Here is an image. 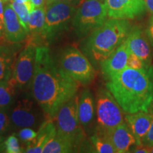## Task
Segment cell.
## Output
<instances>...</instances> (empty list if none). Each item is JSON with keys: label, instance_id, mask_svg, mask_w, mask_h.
<instances>
[{"label": "cell", "instance_id": "26", "mask_svg": "<svg viewBox=\"0 0 153 153\" xmlns=\"http://www.w3.org/2000/svg\"><path fill=\"white\" fill-rule=\"evenodd\" d=\"M37 133L30 128H24L19 132V137L24 142H31L37 136Z\"/></svg>", "mask_w": 153, "mask_h": 153}, {"label": "cell", "instance_id": "11", "mask_svg": "<svg viewBox=\"0 0 153 153\" xmlns=\"http://www.w3.org/2000/svg\"><path fill=\"white\" fill-rule=\"evenodd\" d=\"M107 15L111 19H133L144 12L145 0H104Z\"/></svg>", "mask_w": 153, "mask_h": 153}, {"label": "cell", "instance_id": "6", "mask_svg": "<svg viewBox=\"0 0 153 153\" xmlns=\"http://www.w3.org/2000/svg\"><path fill=\"white\" fill-rule=\"evenodd\" d=\"M107 11L101 0H85L77 9L72 19V27L78 37L91 33L106 22Z\"/></svg>", "mask_w": 153, "mask_h": 153}, {"label": "cell", "instance_id": "25", "mask_svg": "<svg viewBox=\"0 0 153 153\" xmlns=\"http://www.w3.org/2000/svg\"><path fill=\"white\" fill-rule=\"evenodd\" d=\"M4 146L5 147L6 152L8 153H20L22 152V149L19 145V139L16 135H12L7 137L4 141Z\"/></svg>", "mask_w": 153, "mask_h": 153}, {"label": "cell", "instance_id": "10", "mask_svg": "<svg viewBox=\"0 0 153 153\" xmlns=\"http://www.w3.org/2000/svg\"><path fill=\"white\" fill-rule=\"evenodd\" d=\"M36 102L29 94L22 96L16 101L10 114L11 123L16 128L36 127L40 123L42 116Z\"/></svg>", "mask_w": 153, "mask_h": 153}, {"label": "cell", "instance_id": "8", "mask_svg": "<svg viewBox=\"0 0 153 153\" xmlns=\"http://www.w3.org/2000/svg\"><path fill=\"white\" fill-rule=\"evenodd\" d=\"M121 107L109 91L100 89L97 95V116L98 133L104 135L123 123Z\"/></svg>", "mask_w": 153, "mask_h": 153}, {"label": "cell", "instance_id": "34", "mask_svg": "<svg viewBox=\"0 0 153 153\" xmlns=\"http://www.w3.org/2000/svg\"><path fill=\"white\" fill-rule=\"evenodd\" d=\"M30 1L33 4L35 8L43 7L45 4V0H30Z\"/></svg>", "mask_w": 153, "mask_h": 153}, {"label": "cell", "instance_id": "21", "mask_svg": "<svg viewBox=\"0 0 153 153\" xmlns=\"http://www.w3.org/2000/svg\"><path fill=\"white\" fill-rule=\"evenodd\" d=\"M75 146L71 142L56 135L44 146L43 153H68L76 150Z\"/></svg>", "mask_w": 153, "mask_h": 153}, {"label": "cell", "instance_id": "3", "mask_svg": "<svg viewBox=\"0 0 153 153\" xmlns=\"http://www.w3.org/2000/svg\"><path fill=\"white\" fill-rule=\"evenodd\" d=\"M129 32L126 19L110 18L90 34L86 50L94 60L102 62L126 41Z\"/></svg>", "mask_w": 153, "mask_h": 153}, {"label": "cell", "instance_id": "9", "mask_svg": "<svg viewBox=\"0 0 153 153\" xmlns=\"http://www.w3.org/2000/svg\"><path fill=\"white\" fill-rule=\"evenodd\" d=\"M36 47V43H28L15 60L12 76L9 80L16 89H27L30 86L35 69Z\"/></svg>", "mask_w": 153, "mask_h": 153}, {"label": "cell", "instance_id": "36", "mask_svg": "<svg viewBox=\"0 0 153 153\" xmlns=\"http://www.w3.org/2000/svg\"><path fill=\"white\" fill-rule=\"evenodd\" d=\"M4 38V22L0 18V41Z\"/></svg>", "mask_w": 153, "mask_h": 153}, {"label": "cell", "instance_id": "7", "mask_svg": "<svg viewBox=\"0 0 153 153\" xmlns=\"http://www.w3.org/2000/svg\"><path fill=\"white\" fill-rule=\"evenodd\" d=\"M59 62L64 71L79 83L87 85L94 78L93 66L87 57L76 48H65L61 53Z\"/></svg>", "mask_w": 153, "mask_h": 153}, {"label": "cell", "instance_id": "23", "mask_svg": "<svg viewBox=\"0 0 153 153\" xmlns=\"http://www.w3.org/2000/svg\"><path fill=\"white\" fill-rule=\"evenodd\" d=\"M91 140L94 147L96 152L99 153H115L116 152L109 140L104 135L96 133L91 137Z\"/></svg>", "mask_w": 153, "mask_h": 153}, {"label": "cell", "instance_id": "37", "mask_svg": "<svg viewBox=\"0 0 153 153\" xmlns=\"http://www.w3.org/2000/svg\"><path fill=\"white\" fill-rule=\"evenodd\" d=\"M4 2L2 0H0V18L4 22Z\"/></svg>", "mask_w": 153, "mask_h": 153}, {"label": "cell", "instance_id": "22", "mask_svg": "<svg viewBox=\"0 0 153 153\" xmlns=\"http://www.w3.org/2000/svg\"><path fill=\"white\" fill-rule=\"evenodd\" d=\"M16 87L10 80L0 81V109H8L14 100Z\"/></svg>", "mask_w": 153, "mask_h": 153}, {"label": "cell", "instance_id": "17", "mask_svg": "<svg viewBox=\"0 0 153 153\" xmlns=\"http://www.w3.org/2000/svg\"><path fill=\"white\" fill-rule=\"evenodd\" d=\"M125 41L131 53L139 57L144 62L150 60V47L139 28L135 27L130 30Z\"/></svg>", "mask_w": 153, "mask_h": 153}, {"label": "cell", "instance_id": "40", "mask_svg": "<svg viewBox=\"0 0 153 153\" xmlns=\"http://www.w3.org/2000/svg\"><path fill=\"white\" fill-rule=\"evenodd\" d=\"M148 148H149V152L153 153V145L151 147H148Z\"/></svg>", "mask_w": 153, "mask_h": 153}, {"label": "cell", "instance_id": "12", "mask_svg": "<svg viewBox=\"0 0 153 153\" xmlns=\"http://www.w3.org/2000/svg\"><path fill=\"white\" fill-rule=\"evenodd\" d=\"M4 38L9 43H19L28 37V33L21 24L16 13L9 4H6L4 11Z\"/></svg>", "mask_w": 153, "mask_h": 153}, {"label": "cell", "instance_id": "14", "mask_svg": "<svg viewBox=\"0 0 153 153\" xmlns=\"http://www.w3.org/2000/svg\"><path fill=\"white\" fill-rule=\"evenodd\" d=\"M104 135L109 140L116 152H128L130 148L137 144V140L127 124L123 123L108 131Z\"/></svg>", "mask_w": 153, "mask_h": 153}, {"label": "cell", "instance_id": "29", "mask_svg": "<svg viewBox=\"0 0 153 153\" xmlns=\"http://www.w3.org/2000/svg\"><path fill=\"white\" fill-rule=\"evenodd\" d=\"M142 143L143 145L148 147H151L153 145V120L151 123L150 128L146 135L143 137Z\"/></svg>", "mask_w": 153, "mask_h": 153}, {"label": "cell", "instance_id": "16", "mask_svg": "<svg viewBox=\"0 0 153 153\" xmlns=\"http://www.w3.org/2000/svg\"><path fill=\"white\" fill-rule=\"evenodd\" d=\"M53 119L54 118H49L41 124L37 132V136L33 141L28 143L27 148L24 152H43L44 146L57 134L56 126L53 122Z\"/></svg>", "mask_w": 153, "mask_h": 153}, {"label": "cell", "instance_id": "5", "mask_svg": "<svg viewBox=\"0 0 153 153\" xmlns=\"http://www.w3.org/2000/svg\"><path fill=\"white\" fill-rule=\"evenodd\" d=\"M76 6L64 2L46 5L45 22L41 38L48 43L54 42L68 29L76 11Z\"/></svg>", "mask_w": 153, "mask_h": 153}, {"label": "cell", "instance_id": "35", "mask_svg": "<svg viewBox=\"0 0 153 153\" xmlns=\"http://www.w3.org/2000/svg\"><path fill=\"white\" fill-rule=\"evenodd\" d=\"M145 6L148 11L153 14V0H145Z\"/></svg>", "mask_w": 153, "mask_h": 153}, {"label": "cell", "instance_id": "41", "mask_svg": "<svg viewBox=\"0 0 153 153\" xmlns=\"http://www.w3.org/2000/svg\"><path fill=\"white\" fill-rule=\"evenodd\" d=\"M4 4H7V3H9L11 1V0H2Z\"/></svg>", "mask_w": 153, "mask_h": 153}, {"label": "cell", "instance_id": "28", "mask_svg": "<svg viewBox=\"0 0 153 153\" xmlns=\"http://www.w3.org/2000/svg\"><path fill=\"white\" fill-rule=\"evenodd\" d=\"M11 120L6 110L0 109V135L3 134L8 129Z\"/></svg>", "mask_w": 153, "mask_h": 153}, {"label": "cell", "instance_id": "18", "mask_svg": "<svg viewBox=\"0 0 153 153\" xmlns=\"http://www.w3.org/2000/svg\"><path fill=\"white\" fill-rule=\"evenodd\" d=\"M78 114L82 127L87 128L92 122L94 117V101L92 94L89 90H84L79 98Z\"/></svg>", "mask_w": 153, "mask_h": 153}, {"label": "cell", "instance_id": "38", "mask_svg": "<svg viewBox=\"0 0 153 153\" xmlns=\"http://www.w3.org/2000/svg\"><path fill=\"white\" fill-rule=\"evenodd\" d=\"M4 144V142L3 143L2 137H1V135H0V150H1V148H2V146H3Z\"/></svg>", "mask_w": 153, "mask_h": 153}, {"label": "cell", "instance_id": "27", "mask_svg": "<svg viewBox=\"0 0 153 153\" xmlns=\"http://www.w3.org/2000/svg\"><path fill=\"white\" fill-rule=\"evenodd\" d=\"M144 62L137 57V55L131 53L128 61V68L135 69V70H140L144 68Z\"/></svg>", "mask_w": 153, "mask_h": 153}, {"label": "cell", "instance_id": "4", "mask_svg": "<svg viewBox=\"0 0 153 153\" xmlns=\"http://www.w3.org/2000/svg\"><path fill=\"white\" fill-rule=\"evenodd\" d=\"M77 94L60 107L55 116L57 135L71 142L77 149L84 138L83 129L78 114Z\"/></svg>", "mask_w": 153, "mask_h": 153}, {"label": "cell", "instance_id": "15", "mask_svg": "<svg viewBox=\"0 0 153 153\" xmlns=\"http://www.w3.org/2000/svg\"><path fill=\"white\" fill-rule=\"evenodd\" d=\"M130 129L137 140L136 145L143 144L142 140L149 131L153 120L152 111H140L128 114L125 117Z\"/></svg>", "mask_w": 153, "mask_h": 153}, {"label": "cell", "instance_id": "39", "mask_svg": "<svg viewBox=\"0 0 153 153\" xmlns=\"http://www.w3.org/2000/svg\"><path fill=\"white\" fill-rule=\"evenodd\" d=\"M151 108H152V111H153V89H152V102H151L150 104Z\"/></svg>", "mask_w": 153, "mask_h": 153}, {"label": "cell", "instance_id": "13", "mask_svg": "<svg viewBox=\"0 0 153 153\" xmlns=\"http://www.w3.org/2000/svg\"><path fill=\"white\" fill-rule=\"evenodd\" d=\"M131 51L124 41L108 58L101 62V69L108 79L114 74L121 72L128 68V61Z\"/></svg>", "mask_w": 153, "mask_h": 153}, {"label": "cell", "instance_id": "19", "mask_svg": "<svg viewBox=\"0 0 153 153\" xmlns=\"http://www.w3.org/2000/svg\"><path fill=\"white\" fill-rule=\"evenodd\" d=\"M16 47L0 45V81L11 79L16 60Z\"/></svg>", "mask_w": 153, "mask_h": 153}, {"label": "cell", "instance_id": "31", "mask_svg": "<svg viewBox=\"0 0 153 153\" xmlns=\"http://www.w3.org/2000/svg\"><path fill=\"white\" fill-rule=\"evenodd\" d=\"M133 152L136 153H148L149 148L143 144L136 145V148L133 149Z\"/></svg>", "mask_w": 153, "mask_h": 153}, {"label": "cell", "instance_id": "20", "mask_svg": "<svg viewBox=\"0 0 153 153\" xmlns=\"http://www.w3.org/2000/svg\"><path fill=\"white\" fill-rule=\"evenodd\" d=\"M45 14H46V7L35 8L30 13L28 20V36L30 41L38 40L41 38L44 25L45 22Z\"/></svg>", "mask_w": 153, "mask_h": 153}, {"label": "cell", "instance_id": "24", "mask_svg": "<svg viewBox=\"0 0 153 153\" xmlns=\"http://www.w3.org/2000/svg\"><path fill=\"white\" fill-rule=\"evenodd\" d=\"M12 9H14L15 12L16 13L19 20H20L21 24H22L23 27L25 28V30L27 32L28 36V20H29L30 16V9L26 4L23 3L17 2L14 0H11L9 3Z\"/></svg>", "mask_w": 153, "mask_h": 153}, {"label": "cell", "instance_id": "33", "mask_svg": "<svg viewBox=\"0 0 153 153\" xmlns=\"http://www.w3.org/2000/svg\"><path fill=\"white\" fill-rule=\"evenodd\" d=\"M14 1H17V2H19V3L25 4L27 5L28 7V8H29V9H30V13L31 12V11H33L34 9H35V7H34L33 4L31 3V1H30V0H14Z\"/></svg>", "mask_w": 153, "mask_h": 153}, {"label": "cell", "instance_id": "30", "mask_svg": "<svg viewBox=\"0 0 153 153\" xmlns=\"http://www.w3.org/2000/svg\"><path fill=\"white\" fill-rule=\"evenodd\" d=\"M82 1V0H45V4H46V5H48L55 2H64L70 4L74 6H77L81 3Z\"/></svg>", "mask_w": 153, "mask_h": 153}, {"label": "cell", "instance_id": "2", "mask_svg": "<svg viewBox=\"0 0 153 153\" xmlns=\"http://www.w3.org/2000/svg\"><path fill=\"white\" fill-rule=\"evenodd\" d=\"M108 79L107 89L124 112L133 114L149 110L152 97V68H127Z\"/></svg>", "mask_w": 153, "mask_h": 153}, {"label": "cell", "instance_id": "1", "mask_svg": "<svg viewBox=\"0 0 153 153\" xmlns=\"http://www.w3.org/2000/svg\"><path fill=\"white\" fill-rule=\"evenodd\" d=\"M78 83L55 62L48 48L36 47L30 87L32 97L49 118H55L60 107L76 94Z\"/></svg>", "mask_w": 153, "mask_h": 153}, {"label": "cell", "instance_id": "32", "mask_svg": "<svg viewBox=\"0 0 153 153\" xmlns=\"http://www.w3.org/2000/svg\"><path fill=\"white\" fill-rule=\"evenodd\" d=\"M147 34H148L149 38L153 44V14L151 17L150 22H149V26L147 30Z\"/></svg>", "mask_w": 153, "mask_h": 153}]
</instances>
